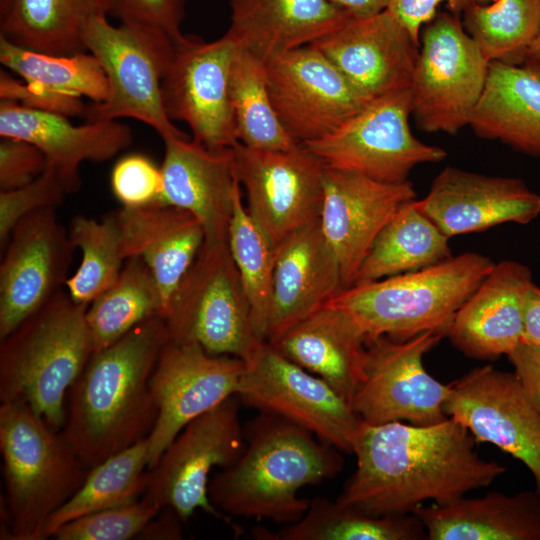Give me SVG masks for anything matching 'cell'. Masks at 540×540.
<instances>
[{
  "instance_id": "1",
  "label": "cell",
  "mask_w": 540,
  "mask_h": 540,
  "mask_svg": "<svg viewBox=\"0 0 540 540\" xmlns=\"http://www.w3.org/2000/svg\"><path fill=\"white\" fill-rule=\"evenodd\" d=\"M475 441L450 417L433 425L361 421L352 452L356 469L336 501L371 515H404L425 501L487 487L506 468L481 458Z\"/></svg>"
},
{
  "instance_id": "2",
  "label": "cell",
  "mask_w": 540,
  "mask_h": 540,
  "mask_svg": "<svg viewBox=\"0 0 540 540\" xmlns=\"http://www.w3.org/2000/svg\"><path fill=\"white\" fill-rule=\"evenodd\" d=\"M169 333L152 316L95 351L72 385L61 434L91 469L147 438L158 416L150 377Z\"/></svg>"
},
{
  "instance_id": "3",
  "label": "cell",
  "mask_w": 540,
  "mask_h": 540,
  "mask_svg": "<svg viewBox=\"0 0 540 540\" xmlns=\"http://www.w3.org/2000/svg\"><path fill=\"white\" fill-rule=\"evenodd\" d=\"M239 459L209 482V497L224 514L291 524L310 500L298 491L334 478L343 468L341 451L280 416L260 412L244 427Z\"/></svg>"
},
{
  "instance_id": "4",
  "label": "cell",
  "mask_w": 540,
  "mask_h": 540,
  "mask_svg": "<svg viewBox=\"0 0 540 540\" xmlns=\"http://www.w3.org/2000/svg\"><path fill=\"white\" fill-rule=\"evenodd\" d=\"M89 305L61 290L0 340V402L22 400L61 431L66 398L95 352Z\"/></svg>"
},
{
  "instance_id": "5",
  "label": "cell",
  "mask_w": 540,
  "mask_h": 540,
  "mask_svg": "<svg viewBox=\"0 0 540 540\" xmlns=\"http://www.w3.org/2000/svg\"><path fill=\"white\" fill-rule=\"evenodd\" d=\"M0 451L6 485L1 539L41 540L49 517L83 485L90 469L61 432L22 400L1 403Z\"/></svg>"
},
{
  "instance_id": "6",
  "label": "cell",
  "mask_w": 540,
  "mask_h": 540,
  "mask_svg": "<svg viewBox=\"0 0 540 540\" xmlns=\"http://www.w3.org/2000/svg\"><path fill=\"white\" fill-rule=\"evenodd\" d=\"M495 262L465 252L417 271L351 285L327 305L346 313L366 342L386 336L406 340L426 331H447L455 313Z\"/></svg>"
},
{
  "instance_id": "7",
  "label": "cell",
  "mask_w": 540,
  "mask_h": 540,
  "mask_svg": "<svg viewBox=\"0 0 540 540\" xmlns=\"http://www.w3.org/2000/svg\"><path fill=\"white\" fill-rule=\"evenodd\" d=\"M107 16L94 15L82 27L84 49L98 60L109 84L107 99L86 106L85 119L132 118L153 128L162 139L188 136L168 117L162 99V78L177 39L144 24L115 26Z\"/></svg>"
},
{
  "instance_id": "8",
  "label": "cell",
  "mask_w": 540,
  "mask_h": 540,
  "mask_svg": "<svg viewBox=\"0 0 540 540\" xmlns=\"http://www.w3.org/2000/svg\"><path fill=\"white\" fill-rule=\"evenodd\" d=\"M169 339L196 343L211 355L248 360L263 341L228 241L205 243L175 290L164 314Z\"/></svg>"
},
{
  "instance_id": "9",
  "label": "cell",
  "mask_w": 540,
  "mask_h": 540,
  "mask_svg": "<svg viewBox=\"0 0 540 540\" xmlns=\"http://www.w3.org/2000/svg\"><path fill=\"white\" fill-rule=\"evenodd\" d=\"M245 447L238 398L234 395L182 429L148 469L141 499L160 510L172 508L184 522L201 509L240 535L241 527L213 505L208 488L213 468L230 467Z\"/></svg>"
},
{
  "instance_id": "10",
  "label": "cell",
  "mask_w": 540,
  "mask_h": 540,
  "mask_svg": "<svg viewBox=\"0 0 540 540\" xmlns=\"http://www.w3.org/2000/svg\"><path fill=\"white\" fill-rule=\"evenodd\" d=\"M411 114V89L391 93L371 100L329 134L303 145L326 168L381 182H405L416 166L446 157L441 147L413 135Z\"/></svg>"
},
{
  "instance_id": "11",
  "label": "cell",
  "mask_w": 540,
  "mask_h": 540,
  "mask_svg": "<svg viewBox=\"0 0 540 540\" xmlns=\"http://www.w3.org/2000/svg\"><path fill=\"white\" fill-rule=\"evenodd\" d=\"M489 63L458 14H437L423 30L410 88L418 127L454 135L469 125Z\"/></svg>"
},
{
  "instance_id": "12",
  "label": "cell",
  "mask_w": 540,
  "mask_h": 540,
  "mask_svg": "<svg viewBox=\"0 0 540 540\" xmlns=\"http://www.w3.org/2000/svg\"><path fill=\"white\" fill-rule=\"evenodd\" d=\"M444 337V331H426L406 340L382 336L366 342L361 378L349 402L361 421L433 425L448 417L443 406L452 383L438 381L423 364Z\"/></svg>"
},
{
  "instance_id": "13",
  "label": "cell",
  "mask_w": 540,
  "mask_h": 540,
  "mask_svg": "<svg viewBox=\"0 0 540 540\" xmlns=\"http://www.w3.org/2000/svg\"><path fill=\"white\" fill-rule=\"evenodd\" d=\"M244 362L235 395L243 404L285 418L341 452H353L361 419L327 382L267 341Z\"/></svg>"
},
{
  "instance_id": "14",
  "label": "cell",
  "mask_w": 540,
  "mask_h": 540,
  "mask_svg": "<svg viewBox=\"0 0 540 540\" xmlns=\"http://www.w3.org/2000/svg\"><path fill=\"white\" fill-rule=\"evenodd\" d=\"M232 150L247 210L274 249L319 220L326 167L303 144L289 150L264 151L237 142Z\"/></svg>"
},
{
  "instance_id": "15",
  "label": "cell",
  "mask_w": 540,
  "mask_h": 540,
  "mask_svg": "<svg viewBox=\"0 0 540 540\" xmlns=\"http://www.w3.org/2000/svg\"><path fill=\"white\" fill-rule=\"evenodd\" d=\"M237 50L225 33L213 41L197 35L175 40L174 53L162 78V99L168 117L186 123L211 150L237 142L230 96V75Z\"/></svg>"
},
{
  "instance_id": "16",
  "label": "cell",
  "mask_w": 540,
  "mask_h": 540,
  "mask_svg": "<svg viewBox=\"0 0 540 540\" xmlns=\"http://www.w3.org/2000/svg\"><path fill=\"white\" fill-rule=\"evenodd\" d=\"M244 369V360L196 343H165L150 377L158 416L147 437L148 469L188 423L236 395Z\"/></svg>"
},
{
  "instance_id": "17",
  "label": "cell",
  "mask_w": 540,
  "mask_h": 540,
  "mask_svg": "<svg viewBox=\"0 0 540 540\" xmlns=\"http://www.w3.org/2000/svg\"><path fill=\"white\" fill-rule=\"evenodd\" d=\"M265 70L273 107L301 144L329 134L371 101L312 45L265 62Z\"/></svg>"
},
{
  "instance_id": "18",
  "label": "cell",
  "mask_w": 540,
  "mask_h": 540,
  "mask_svg": "<svg viewBox=\"0 0 540 540\" xmlns=\"http://www.w3.org/2000/svg\"><path fill=\"white\" fill-rule=\"evenodd\" d=\"M443 409L476 441L491 443L520 460L540 494V411L514 373L492 365L469 371L452 382Z\"/></svg>"
},
{
  "instance_id": "19",
  "label": "cell",
  "mask_w": 540,
  "mask_h": 540,
  "mask_svg": "<svg viewBox=\"0 0 540 540\" xmlns=\"http://www.w3.org/2000/svg\"><path fill=\"white\" fill-rule=\"evenodd\" d=\"M75 247L56 208L13 228L0 263V340L63 290Z\"/></svg>"
},
{
  "instance_id": "20",
  "label": "cell",
  "mask_w": 540,
  "mask_h": 540,
  "mask_svg": "<svg viewBox=\"0 0 540 540\" xmlns=\"http://www.w3.org/2000/svg\"><path fill=\"white\" fill-rule=\"evenodd\" d=\"M414 199L409 180L387 183L326 168L319 223L338 260L344 289L352 285L381 230Z\"/></svg>"
},
{
  "instance_id": "21",
  "label": "cell",
  "mask_w": 540,
  "mask_h": 540,
  "mask_svg": "<svg viewBox=\"0 0 540 540\" xmlns=\"http://www.w3.org/2000/svg\"><path fill=\"white\" fill-rule=\"evenodd\" d=\"M311 45L369 100L411 88L419 43L388 9L352 17Z\"/></svg>"
},
{
  "instance_id": "22",
  "label": "cell",
  "mask_w": 540,
  "mask_h": 540,
  "mask_svg": "<svg viewBox=\"0 0 540 540\" xmlns=\"http://www.w3.org/2000/svg\"><path fill=\"white\" fill-rule=\"evenodd\" d=\"M417 202L449 238L505 223L527 225L540 215V195L523 180L453 166L444 168Z\"/></svg>"
},
{
  "instance_id": "23",
  "label": "cell",
  "mask_w": 540,
  "mask_h": 540,
  "mask_svg": "<svg viewBox=\"0 0 540 540\" xmlns=\"http://www.w3.org/2000/svg\"><path fill=\"white\" fill-rule=\"evenodd\" d=\"M161 203L188 211L201 223L205 243L228 241L237 180L232 148L211 150L188 136L162 139Z\"/></svg>"
},
{
  "instance_id": "24",
  "label": "cell",
  "mask_w": 540,
  "mask_h": 540,
  "mask_svg": "<svg viewBox=\"0 0 540 540\" xmlns=\"http://www.w3.org/2000/svg\"><path fill=\"white\" fill-rule=\"evenodd\" d=\"M1 64L20 76L19 83L1 70V100L68 115H83V97L105 101L109 84L98 60L86 51L57 55L18 46L0 36Z\"/></svg>"
},
{
  "instance_id": "25",
  "label": "cell",
  "mask_w": 540,
  "mask_h": 540,
  "mask_svg": "<svg viewBox=\"0 0 540 540\" xmlns=\"http://www.w3.org/2000/svg\"><path fill=\"white\" fill-rule=\"evenodd\" d=\"M534 284L531 269L524 263H494L455 313L446 337L469 358L507 356L522 340L525 304Z\"/></svg>"
},
{
  "instance_id": "26",
  "label": "cell",
  "mask_w": 540,
  "mask_h": 540,
  "mask_svg": "<svg viewBox=\"0 0 540 540\" xmlns=\"http://www.w3.org/2000/svg\"><path fill=\"white\" fill-rule=\"evenodd\" d=\"M0 136L27 141L39 148L65 183L69 193L80 185L84 161L103 162L128 148L131 129L117 120L87 121L74 125L65 115L1 100Z\"/></svg>"
},
{
  "instance_id": "27",
  "label": "cell",
  "mask_w": 540,
  "mask_h": 540,
  "mask_svg": "<svg viewBox=\"0 0 540 540\" xmlns=\"http://www.w3.org/2000/svg\"><path fill=\"white\" fill-rule=\"evenodd\" d=\"M274 253L272 305L265 341L323 308L344 289L338 260L319 220L290 235Z\"/></svg>"
},
{
  "instance_id": "28",
  "label": "cell",
  "mask_w": 540,
  "mask_h": 540,
  "mask_svg": "<svg viewBox=\"0 0 540 540\" xmlns=\"http://www.w3.org/2000/svg\"><path fill=\"white\" fill-rule=\"evenodd\" d=\"M226 34L263 62L313 44L352 16L331 0H229Z\"/></svg>"
},
{
  "instance_id": "29",
  "label": "cell",
  "mask_w": 540,
  "mask_h": 540,
  "mask_svg": "<svg viewBox=\"0 0 540 540\" xmlns=\"http://www.w3.org/2000/svg\"><path fill=\"white\" fill-rule=\"evenodd\" d=\"M122 252L126 259L141 258L150 268L162 299L168 304L205 241L199 220L186 210L153 204L115 211Z\"/></svg>"
},
{
  "instance_id": "30",
  "label": "cell",
  "mask_w": 540,
  "mask_h": 540,
  "mask_svg": "<svg viewBox=\"0 0 540 540\" xmlns=\"http://www.w3.org/2000/svg\"><path fill=\"white\" fill-rule=\"evenodd\" d=\"M267 342L350 402L361 378L366 338L342 310L326 305Z\"/></svg>"
},
{
  "instance_id": "31",
  "label": "cell",
  "mask_w": 540,
  "mask_h": 540,
  "mask_svg": "<svg viewBox=\"0 0 540 540\" xmlns=\"http://www.w3.org/2000/svg\"><path fill=\"white\" fill-rule=\"evenodd\" d=\"M414 514L427 540H540V494L490 492L482 497L460 496Z\"/></svg>"
},
{
  "instance_id": "32",
  "label": "cell",
  "mask_w": 540,
  "mask_h": 540,
  "mask_svg": "<svg viewBox=\"0 0 540 540\" xmlns=\"http://www.w3.org/2000/svg\"><path fill=\"white\" fill-rule=\"evenodd\" d=\"M469 125L482 138L540 157V63H489Z\"/></svg>"
},
{
  "instance_id": "33",
  "label": "cell",
  "mask_w": 540,
  "mask_h": 540,
  "mask_svg": "<svg viewBox=\"0 0 540 540\" xmlns=\"http://www.w3.org/2000/svg\"><path fill=\"white\" fill-rule=\"evenodd\" d=\"M110 13V0H8L0 8V36L42 53L74 54L86 51L84 23Z\"/></svg>"
},
{
  "instance_id": "34",
  "label": "cell",
  "mask_w": 540,
  "mask_h": 540,
  "mask_svg": "<svg viewBox=\"0 0 540 540\" xmlns=\"http://www.w3.org/2000/svg\"><path fill=\"white\" fill-rule=\"evenodd\" d=\"M449 239L414 199L402 206L381 230L352 285L438 264L453 256Z\"/></svg>"
},
{
  "instance_id": "35",
  "label": "cell",
  "mask_w": 540,
  "mask_h": 540,
  "mask_svg": "<svg viewBox=\"0 0 540 540\" xmlns=\"http://www.w3.org/2000/svg\"><path fill=\"white\" fill-rule=\"evenodd\" d=\"M259 540H426L421 521L412 513L376 516L324 497L310 500L297 522L278 531L254 527Z\"/></svg>"
},
{
  "instance_id": "36",
  "label": "cell",
  "mask_w": 540,
  "mask_h": 540,
  "mask_svg": "<svg viewBox=\"0 0 540 540\" xmlns=\"http://www.w3.org/2000/svg\"><path fill=\"white\" fill-rule=\"evenodd\" d=\"M147 438L92 467L77 492L45 523L41 540L81 516L139 501L146 490Z\"/></svg>"
},
{
  "instance_id": "37",
  "label": "cell",
  "mask_w": 540,
  "mask_h": 540,
  "mask_svg": "<svg viewBox=\"0 0 540 540\" xmlns=\"http://www.w3.org/2000/svg\"><path fill=\"white\" fill-rule=\"evenodd\" d=\"M163 316L161 295L147 264L125 260L115 282L88 306L86 320L95 351L113 344L142 321Z\"/></svg>"
},
{
  "instance_id": "38",
  "label": "cell",
  "mask_w": 540,
  "mask_h": 540,
  "mask_svg": "<svg viewBox=\"0 0 540 540\" xmlns=\"http://www.w3.org/2000/svg\"><path fill=\"white\" fill-rule=\"evenodd\" d=\"M230 96L238 142L264 151L289 150L296 142L283 127L270 98L265 62L237 46Z\"/></svg>"
},
{
  "instance_id": "39",
  "label": "cell",
  "mask_w": 540,
  "mask_h": 540,
  "mask_svg": "<svg viewBox=\"0 0 540 540\" xmlns=\"http://www.w3.org/2000/svg\"><path fill=\"white\" fill-rule=\"evenodd\" d=\"M463 13L465 30L489 62H525L540 34V0H494Z\"/></svg>"
},
{
  "instance_id": "40",
  "label": "cell",
  "mask_w": 540,
  "mask_h": 540,
  "mask_svg": "<svg viewBox=\"0 0 540 540\" xmlns=\"http://www.w3.org/2000/svg\"><path fill=\"white\" fill-rule=\"evenodd\" d=\"M228 245L248 300L254 333L265 341L272 305L275 253L244 206L240 189L234 199Z\"/></svg>"
},
{
  "instance_id": "41",
  "label": "cell",
  "mask_w": 540,
  "mask_h": 540,
  "mask_svg": "<svg viewBox=\"0 0 540 540\" xmlns=\"http://www.w3.org/2000/svg\"><path fill=\"white\" fill-rule=\"evenodd\" d=\"M68 230L81 261L68 277L66 291L75 302L89 305L115 282L125 262L116 212L100 220L77 215Z\"/></svg>"
},
{
  "instance_id": "42",
  "label": "cell",
  "mask_w": 540,
  "mask_h": 540,
  "mask_svg": "<svg viewBox=\"0 0 540 540\" xmlns=\"http://www.w3.org/2000/svg\"><path fill=\"white\" fill-rule=\"evenodd\" d=\"M161 510L140 499L137 502L90 513L60 526L57 540H128L137 538Z\"/></svg>"
},
{
  "instance_id": "43",
  "label": "cell",
  "mask_w": 540,
  "mask_h": 540,
  "mask_svg": "<svg viewBox=\"0 0 540 540\" xmlns=\"http://www.w3.org/2000/svg\"><path fill=\"white\" fill-rule=\"evenodd\" d=\"M67 194L65 183L57 173L47 169L32 182L0 191V249L4 250L16 224L28 214L60 206Z\"/></svg>"
},
{
  "instance_id": "44",
  "label": "cell",
  "mask_w": 540,
  "mask_h": 540,
  "mask_svg": "<svg viewBox=\"0 0 540 540\" xmlns=\"http://www.w3.org/2000/svg\"><path fill=\"white\" fill-rule=\"evenodd\" d=\"M116 199L126 208H140L161 203L163 177L161 167L146 155L131 153L120 158L110 176Z\"/></svg>"
},
{
  "instance_id": "45",
  "label": "cell",
  "mask_w": 540,
  "mask_h": 540,
  "mask_svg": "<svg viewBox=\"0 0 540 540\" xmlns=\"http://www.w3.org/2000/svg\"><path fill=\"white\" fill-rule=\"evenodd\" d=\"M187 0H110V15L121 22L139 23L159 28L178 39Z\"/></svg>"
},
{
  "instance_id": "46",
  "label": "cell",
  "mask_w": 540,
  "mask_h": 540,
  "mask_svg": "<svg viewBox=\"0 0 540 540\" xmlns=\"http://www.w3.org/2000/svg\"><path fill=\"white\" fill-rule=\"evenodd\" d=\"M44 153L35 145L16 138L1 137L0 191L22 187L47 169Z\"/></svg>"
},
{
  "instance_id": "47",
  "label": "cell",
  "mask_w": 540,
  "mask_h": 540,
  "mask_svg": "<svg viewBox=\"0 0 540 540\" xmlns=\"http://www.w3.org/2000/svg\"><path fill=\"white\" fill-rule=\"evenodd\" d=\"M445 2L449 10L458 14L469 5L470 0H390L387 9L407 29L412 38L420 43L422 25L431 22L437 15V7Z\"/></svg>"
},
{
  "instance_id": "48",
  "label": "cell",
  "mask_w": 540,
  "mask_h": 540,
  "mask_svg": "<svg viewBox=\"0 0 540 540\" xmlns=\"http://www.w3.org/2000/svg\"><path fill=\"white\" fill-rule=\"evenodd\" d=\"M507 357L526 396L540 411V346L520 342Z\"/></svg>"
},
{
  "instance_id": "49",
  "label": "cell",
  "mask_w": 540,
  "mask_h": 540,
  "mask_svg": "<svg viewBox=\"0 0 540 540\" xmlns=\"http://www.w3.org/2000/svg\"><path fill=\"white\" fill-rule=\"evenodd\" d=\"M184 521L170 507L163 508L143 528L137 539L179 540L183 538L182 523Z\"/></svg>"
},
{
  "instance_id": "50",
  "label": "cell",
  "mask_w": 540,
  "mask_h": 540,
  "mask_svg": "<svg viewBox=\"0 0 540 540\" xmlns=\"http://www.w3.org/2000/svg\"><path fill=\"white\" fill-rule=\"evenodd\" d=\"M521 342L540 346V287L536 284L526 300Z\"/></svg>"
},
{
  "instance_id": "51",
  "label": "cell",
  "mask_w": 540,
  "mask_h": 540,
  "mask_svg": "<svg viewBox=\"0 0 540 540\" xmlns=\"http://www.w3.org/2000/svg\"><path fill=\"white\" fill-rule=\"evenodd\" d=\"M353 18L369 17L387 9L390 0H331Z\"/></svg>"
},
{
  "instance_id": "52",
  "label": "cell",
  "mask_w": 540,
  "mask_h": 540,
  "mask_svg": "<svg viewBox=\"0 0 540 540\" xmlns=\"http://www.w3.org/2000/svg\"><path fill=\"white\" fill-rule=\"evenodd\" d=\"M534 61L540 63V34L531 45L526 61Z\"/></svg>"
},
{
  "instance_id": "53",
  "label": "cell",
  "mask_w": 540,
  "mask_h": 540,
  "mask_svg": "<svg viewBox=\"0 0 540 540\" xmlns=\"http://www.w3.org/2000/svg\"><path fill=\"white\" fill-rule=\"evenodd\" d=\"M493 1L494 0H470L471 4H479V5H486Z\"/></svg>"
}]
</instances>
